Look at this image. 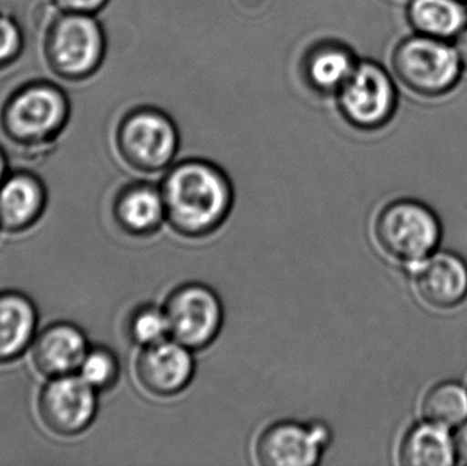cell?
Returning <instances> with one entry per match:
<instances>
[{
  "label": "cell",
  "mask_w": 467,
  "mask_h": 466,
  "mask_svg": "<svg viewBox=\"0 0 467 466\" xmlns=\"http://www.w3.org/2000/svg\"><path fill=\"white\" fill-rule=\"evenodd\" d=\"M159 188L166 223L181 237H210L233 212L235 192L232 180L219 164L207 159H185L169 167Z\"/></svg>",
  "instance_id": "6da1fadb"
},
{
  "label": "cell",
  "mask_w": 467,
  "mask_h": 466,
  "mask_svg": "<svg viewBox=\"0 0 467 466\" xmlns=\"http://www.w3.org/2000/svg\"><path fill=\"white\" fill-rule=\"evenodd\" d=\"M70 119L67 92L49 79L22 82L0 107V130L11 144L22 150L51 147Z\"/></svg>",
  "instance_id": "7a4b0ae2"
},
{
  "label": "cell",
  "mask_w": 467,
  "mask_h": 466,
  "mask_svg": "<svg viewBox=\"0 0 467 466\" xmlns=\"http://www.w3.org/2000/svg\"><path fill=\"white\" fill-rule=\"evenodd\" d=\"M41 55L47 68L60 81H87L106 60L103 25L96 16L52 10L41 36Z\"/></svg>",
  "instance_id": "3957f363"
},
{
  "label": "cell",
  "mask_w": 467,
  "mask_h": 466,
  "mask_svg": "<svg viewBox=\"0 0 467 466\" xmlns=\"http://www.w3.org/2000/svg\"><path fill=\"white\" fill-rule=\"evenodd\" d=\"M391 65L403 87L424 98H438L454 89L463 70L452 44L419 33L400 41Z\"/></svg>",
  "instance_id": "277c9868"
},
{
  "label": "cell",
  "mask_w": 467,
  "mask_h": 466,
  "mask_svg": "<svg viewBox=\"0 0 467 466\" xmlns=\"http://www.w3.org/2000/svg\"><path fill=\"white\" fill-rule=\"evenodd\" d=\"M115 147L130 169L155 174L171 166L180 150L181 133L167 112L142 107L118 123Z\"/></svg>",
  "instance_id": "5b68a950"
},
{
  "label": "cell",
  "mask_w": 467,
  "mask_h": 466,
  "mask_svg": "<svg viewBox=\"0 0 467 466\" xmlns=\"http://www.w3.org/2000/svg\"><path fill=\"white\" fill-rule=\"evenodd\" d=\"M373 233L387 256L410 267L432 254L441 240V224L430 208L400 200L379 212Z\"/></svg>",
  "instance_id": "8992f818"
},
{
  "label": "cell",
  "mask_w": 467,
  "mask_h": 466,
  "mask_svg": "<svg viewBox=\"0 0 467 466\" xmlns=\"http://www.w3.org/2000/svg\"><path fill=\"white\" fill-rule=\"evenodd\" d=\"M161 306L170 338L193 352L210 347L223 330V303L213 287L202 282L178 285Z\"/></svg>",
  "instance_id": "52a82bcc"
},
{
  "label": "cell",
  "mask_w": 467,
  "mask_h": 466,
  "mask_svg": "<svg viewBox=\"0 0 467 466\" xmlns=\"http://www.w3.org/2000/svg\"><path fill=\"white\" fill-rule=\"evenodd\" d=\"M337 101L348 125L358 130H378L391 120L397 109V88L383 66L362 60L337 93Z\"/></svg>",
  "instance_id": "ba28073f"
},
{
  "label": "cell",
  "mask_w": 467,
  "mask_h": 466,
  "mask_svg": "<svg viewBox=\"0 0 467 466\" xmlns=\"http://www.w3.org/2000/svg\"><path fill=\"white\" fill-rule=\"evenodd\" d=\"M331 442V430L323 421H274L255 438L254 459L261 466H315Z\"/></svg>",
  "instance_id": "9c48e42d"
},
{
  "label": "cell",
  "mask_w": 467,
  "mask_h": 466,
  "mask_svg": "<svg viewBox=\"0 0 467 466\" xmlns=\"http://www.w3.org/2000/svg\"><path fill=\"white\" fill-rule=\"evenodd\" d=\"M98 394L77 374L51 378L38 396V416L52 434L77 437L95 421Z\"/></svg>",
  "instance_id": "30bf717a"
},
{
  "label": "cell",
  "mask_w": 467,
  "mask_h": 466,
  "mask_svg": "<svg viewBox=\"0 0 467 466\" xmlns=\"http://www.w3.org/2000/svg\"><path fill=\"white\" fill-rule=\"evenodd\" d=\"M193 353L171 338L141 347L134 361L137 383L155 399L180 396L192 385L196 375Z\"/></svg>",
  "instance_id": "8fae6325"
},
{
  "label": "cell",
  "mask_w": 467,
  "mask_h": 466,
  "mask_svg": "<svg viewBox=\"0 0 467 466\" xmlns=\"http://www.w3.org/2000/svg\"><path fill=\"white\" fill-rule=\"evenodd\" d=\"M417 295L436 309L454 308L467 295V265L447 252L410 265Z\"/></svg>",
  "instance_id": "7c38bea8"
},
{
  "label": "cell",
  "mask_w": 467,
  "mask_h": 466,
  "mask_svg": "<svg viewBox=\"0 0 467 466\" xmlns=\"http://www.w3.org/2000/svg\"><path fill=\"white\" fill-rule=\"evenodd\" d=\"M112 218L115 224L130 237H152L166 223L161 188L148 181L126 183L115 194Z\"/></svg>",
  "instance_id": "4fadbf2b"
},
{
  "label": "cell",
  "mask_w": 467,
  "mask_h": 466,
  "mask_svg": "<svg viewBox=\"0 0 467 466\" xmlns=\"http://www.w3.org/2000/svg\"><path fill=\"white\" fill-rule=\"evenodd\" d=\"M89 350L87 337L73 323L59 322L44 328L32 344V361L44 377L77 374Z\"/></svg>",
  "instance_id": "5bb4252c"
},
{
  "label": "cell",
  "mask_w": 467,
  "mask_h": 466,
  "mask_svg": "<svg viewBox=\"0 0 467 466\" xmlns=\"http://www.w3.org/2000/svg\"><path fill=\"white\" fill-rule=\"evenodd\" d=\"M47 207V191L40 177L26 171L8 172L0 183V230L18 234L35 226Z\"/></svg>",
  "instance_id": "9a60e30c"
},
{
  "label": "cell",
  "mask_w": 467,
  "mask_h": 466,
  "mask_svg": "<svg viewBox=\"0 0 467 466\" xmlns=\"http://www.w3.org/2000/svg\"><path fill=\"white\" fill-rule=\"evenodd\" d=\"M37 322V309L29 297L0 293V364L11 363L32 347Z\"/></svg>",
  "instance_id": "2e32d148"
},
{
  "label": "cell",
  "mask_w": 467,
  "mask_h": 466,
  "mask_svg": "<svg viewBox=\"0 0 467 466\" xmlns=\"http://www.w3.org/2000/svg\"><path fill=\"white\" fill-rule=\"evenodd\" d=\"M357 65L358 60L348 47L337 43L321 44L305 57L304 76L315 92L337 95Z\"/></svg>",
  "instance_id": "e0dca14e"
},
{
  "label": "cell",
  "mask_w": 467,
  "mask_h": 466,
  "mask_svg": "<svg viewBox=\"0 0 467 466\" xmlns=\"http://www.w3.org/2000/svg\"><path fill=\"white\" fill-rule=\"evenodd\" d=\"M406 14L414 32L441 40H454L467 26L463 0H410Z\"/></svg>",
  "instance_id": "ac0fdd59"
},
{
  "label": "cell",
  "mask_w": 467,
  "mask_h": 466,
  "mask_svg": "<svg viewBox=\"0 0 467 466\" xmlns=\"http://www.w3.org/2000/svg\"><path fill=\"white\" fill-rule=\"evenodd\" d=\"M455 459L454 438L449 430L430 421L414 427L400 445L402 465L449 466Z\"/></svg>",
  "instance_id": "d6986e66"
},
{
  "label": "cell",
  "mask_w": 467,
  "mask_h": 466,
  "mask_svg": "<svg viewBox=\"0 0 467 466\" xmlns=\"http://www.w3.org/2000/svg\"><path fill=\"white\" fill-rule=\"evenodd\" d=\"M422 413L430 423L455 429L467 420V390L457 383H441L425 397Z\"/></svg>",
  "instance_id": "ffe728a7"
},
{
  "label": "cell",
  "mask_w": 467,
  "mask_h": 466,
  "mask_svg": "<svg viewBox=\"0 0 467 466\" xmlns=\"http://www.w3.org/2000/svg\"><path fill=\"white\" fill-rule=\"evenodd\" d=\"M126 334L131 344L140 349L170 338L163 306L155 304L136 306L126 320Z\"/></svg>",
  "instance_id": "44dd1931"
},
{
  "label": "cell",
  "mask_w": 467,
  "mask_h": 466,
  "mask_svg": "<svg viewBox=\"0 0 467 466\" xmlns=\"http://www.w3.org/2000/svg\"><path fill=\"white\" fill-rule=\"evenodd\" d=\"M77 375L98 393L111 390L119 379V358L109 347H89Z\"/></svg>",
  "instance_id": "7402d4cb"
},
{
  "label": "cell",
  "mask_w": 467,
  "mask_h": 466,
  "mask_svg": "<svg viewBox=\"0 0 467 466\" xmlns=\"http://www.w3.org/2000/svg\"><path fill=\"white\" fill-rule=\"evenodd\" d=\"M25 49V35L16 16L0 11V71L13 66Z\"/></svg>",
  "instance_id": "603a6c76"
},
{
  "label": "cell",
  "mask_w": 467,
  "mask_h": 466,
  "mask_svg": "<svg viewBox=\"0 0 467 466\" xmlns=\"http://www.w3.org/2000/svg\"><path fill=\"white\" fill-rule=\"evenodd\" d=\"M109 3V0H49L52 10L85 16H98Z\"/></svg>",
  "instance_id": "cb8c5ba5"
},
{
  "label": "cell",
  "mask_w": 467,
  "mask_h": 466,
  "mask_svg": "<svg viewBox=\"0 0 467 466\" xmlns=\"http://www.w3.org/2000/svg\"><path fill=\"white\" fill-rule=\"evenodd\" d=\"M455 456L463 464H467V420L458 427L454 437Z\"/></svg>",
  "instance_id": "d4e9b609"
},
{
  "label": "cell",
  "mask_w": 467,
  "mask_h": 466,
  "mask_svg": "<svg viewBox=\"0 0 467 466\" xmlns=\"http://www.w3.org/2000/svg\"><path fill=\"white\" fill-rule=\"evenodd\" d=\"M452 46H454L455 51H457L461 65L467 70V26L463 27V29L458 33Z\"/></svg>",
  "instance_id": "484cf974"
},
{
  "label": "cell",
  "mask_w": 467,
  "mask_h": 466,
  "mask_svg": "<svg viewBox=\"0 0 467 466\" xmlns=\"http://www.w3.org/2000/svg\"><path fill=\"white\" fill-rule=\"evenodd\" d=\"M8 174L7 158H5V150L0 147V183L5 180V175Z\"/></svg>",
  "instance_id": "4316f807"
},
{
  "label": "cell",
  "mask_w": 467,
  "mask_h": 466,
  "mask_svg": "<svg viewBox=\"0 0 467 466\" xmlns=\"http://www.w3.org/2000/svg\"><path fill=\"white\" fill-rule=\"evenodd\" d=\"M463 2H467V0H463Z\"/></svg>",
  "instance_id": "83f0119b"
}]
</instances>
